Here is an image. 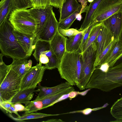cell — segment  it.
<instances>
[{
    "label": "cell",
    "mask_w": 122,
    "mask_h": 122,
    "mask_svg": "<svg viewBox=\"0 0 122 122\" xmlns=\"http://www.w3.org/2000/svg\"><path fill=\"white\" fill-rule=\"evenodd\" d=\"M122 86V63L109 67L105 72L96 67L86 89L109 92Z\"/></svg>",
    "instance_id": "obj_1"
},
{
    "label": "cell",
    "mask_w": 122,
    "mask_h": 122,
    "mask_svg": "<svg viewBox=\"0 0 122 122\" xmlns=\"http://www.w3.org/2000/svg\"><path fill=\"white\" fill-rule=\"evenodd\" d=\"M14 28L8 19L0 25V49L4 55L13 59H27L29 56L14 34Z\"/></svg>",
    "instance_id": "obj_2"
},
{
    "label": "cell",
    "mask_w": 122,
    "mask_h": 122,
    "mask_svg": "<svg viewBox=\"0 0 122 122\" xmlns=\"http://www.w3.org/2000/svg\"><path fill=\"white\" fill-rule=\"evenodd\" d=\"M82 63V53L66 52L57 68L61 78L71 86H76Z\"/></svg>",
    "instance_id": "obj_3"
},
{
    "label": "cell",
    "mask_w": 122,
    "mask_h": 122,
    "mask_svg": "<svg viewBox=\"0 0 122 122\" xmlns=\"http://www.w3.org/2000/svg\"><path fill=\"white\" fill-rule=\"evenodd\" d=\"M8 20L14 29L18 32L28 35L35 34L37 23L29 9H18L14 8Z\"/></svg>",
    "instance_id": "obj_4"
},
{
    "label": "cell",
    "mask_w": 122,
    "mask_h": 122,
    "mask_svg": "<svg viewBox=\"0 0 122 122\" xmlns=\"http://www.w3.org/2000/svg\"><path fill=\"white\" fill-rule=\"evenodd\" d=\"M97 48L92 43L82 53V63L76 86L80 90L86 89V85L96 68Z\"/></svg>",
    "instance_id": "obj_5"
},
{
    "label": "cell",
    "mask_w": 122,
    "mask_h": 122,
    "mask_svg": "<svg viewBox=\"0 0 122 122\" xmlns=\"http://www.w3.org/2000/svg\"><path fill=\"white\" fill-rule=\"evenodd\" d=\"M22 79L11 68L0 84V102L10 101L20 91Z\"/></svg>",
    "instance_id": "obj_6"
},
{
    "label": "cell",
    "mask_w": 122,
    "mask_h": 122,
    "mask_svg": "<svg viewBox=\"0 0 122 122\" xmlns=\"http://www.w3.org/2000/svg\"><path fill=\"white\" fill-rule=\"evenodd\" d=\"M122 11V0H102L92 16V23H100Z\"/></svg>",
    "instance_id": "obj_7"
},
{
    "label": "cell",
    "mask_w": 122,
    "mask_h": 122,
    "mask_svg": "<svg viewBox=\"0 0 122 122\" xmlns=\"http://www.w3.org/2000/svg\"><path fill=\"white\" fill-rule=\"evenodd\" d=\"M39 62L35 66L31 67L22 77L20 90L30 88H36L37 84L42 80L45 71V66Z\"/></svg>",
    "instance_id": "obj_8"
},
{
    "label": "cell",
    "mask_w": 122,
    "mask_h": 122,
    "mask_svg": "<svg viewBox=\"0 0 122 122\" xmlns=\"http://www.w3.org/2000/svg\"><path fill=\"white\" fill-rule=\"evenodd\" d=\"M58 23L59 22L57 20L53 11L37 36L38 40L50 42L58 30Z\"/></svg>",
    "instance_id": "obj_9"
},
{
    "label": "cell",
    "mask_w": 122,
    "mask_h": 122,
    "mask_svg": "<svg viewBox=\"0 0 122 122\" xmlns=\"http://www.w3.org/2000/svg\"><path fill=\"white\" fill-rule=\"evenodd\" d=\"M115 39L109 27L104 24L98 36L94 42L97 48L96 59Z\"/></svg>",
    "instance_id": "obj_10"
},
{
    "label": "cell",
    "mask_w": 122,
    "mask_h": 122,
    "mask_svg": "<svg viewBox=\"0 0 122 122\" xmlns=\"http://www.w3.org/2000/svg\"><path fill=\"white\" fill-rule=\"evenodd\" d=\"M67 38L61 34L58 30L50 42L51 49L57 58L59 65L66 52V42Z\"/></svg>",
    "instance_id": "obj_11"
},
{
    "label": "cell",
    "mask_w": 122,
    "mask_h": 122,
    "mask_svg": "<svg viewBox=\"0 0 122 122\" xmlns=\"http://www.w3.org/2000/svg\"><path fill=\"white\" fill-rule=\"evenodd\" d=\"M14 34L18 42L29 57L32 54L38 40L36 34L28 35L22 34L14 29Z\"/></svg>",
    "instance_id": "obj_12"
},
{
    "label": "cell",
    "mask_w": 122,
    "mask_h": 122,
    "mask_svg": "<svg viewBox=\"0 0 122 122\" xmlns=\"http://www.w3.org/2000/svg\"><path fill=\"white\" fill-rule=\"evenodd\" d=\"M52 7V6L49 5L45 8H36L32 7L29 9L31 15L37 23L35 33L36 36L47 19L53 11Z\"/></svg>",
    "instance_id": "obj_13"
},
{
    "label": "cell",
    "mask_w": 122,
    "mask_h": 122,
    "mask_svg": "<svg viewBox=\"0 0 122 122\" xmlns=\"http://www.w3.org/2000/svg\"><path fill=\"white\" fill-rule=\"evenodd\" d=\"M103 22L110 28L114 38L118 39L122 30V11L112 15Z\"/></svg>",
    "instance_id": "obj_14"
},
{
    "label": "cell",
    "mask_w": 122,
    "mask_h": 122,
    "mask_svg": "<svg viewBox=\"0 0 122 122\" xmlns=\"http://www.w3.org/2000/svg\"><path fill=\"white\" fill-rule=\"evenodd\" d=\"M71 86L67 81L51 87L39 86L37 89L39 90V93L34 100L38 101L46 97L61 92Z\"/></svg>",
    "instance_id": "obj_15"
},
{
    "label": "cell",
    "mask_w": 122,
    "mask_h": 122,
    "mask_svg": "<svg viewBox=\"0 0 122 122\" xmlns=\"http://www.w3.org/2000/svg\"><path fill=\"white\" fill-rule=\"evenodd\" d=\"M82 7L76 0H66L61 9L58 10L60 13L59 21L68 17Z\"/></svg>",
    "instance_id": "obj_16"
},
{
    "label": "cell",
    "mask_w": 122,
    "mask_h": 122,
    "mask_svg": "<svg viewBox=\"0 0 122 122\" xmlns=\"http://www.w3.org/2000/svg\"><path fill=\"white\" fill-rule=\"evenodd\" d=\"M32 62L27 59H13L11 64V69L22 78L31 67Z\"/></svg>",
    "instance_id": "obj_17"
},
{
    "label": "cell",
    "mask_w": 122,
    "mask_h": 122,
    "mask_svg": "<svg viewBox=\"0 0 122 122\" xmlns=\"http://www.w3.org/2000/svg\"><path fill=\"white\" fill-rule=\"evenodd\" d=\"M33 56L37 61H39L40 54H45L49 59L54 54L52 50L50 42L38 40L36 42Z\"/></svg>",
    "instance_id": "obj_18"
},
{
    "label": "cell",
    "mask_w": 122,
    "mask_h": 122,
    "mask_svg": "<svg viewBox=\"0 0 122 122\" xmlns=\"http://www.w3.org/2000/svg\"><path fill=\"white\" fill-rule=\"evenodd\" d=\"M36 88H30L20 91L10 101L12 104H25L33 98L35 92H38Z\"/></svg>",
    "instance_id": "obj_19"
},
{
    "label": "cell",
    "mask_w": 122,
    "mask_h": 122,
    "mask_svg": "<svg viewBox=\"0 0 122 122\" xmlns=\"http://www.w3.org/2000/svg\"><path fill=\"white\" fill-rule=\"evenodd\" d=\"M87 29L83 31L80 32L76 35L67 38L66 42V52H78Z\"/></svg>",
    "instance_id": "obj_20"
},
{
    "label": "cell",
    "mask_w": 122,
    "mask_h": 122,
    "mask_svg": "<svg viewBox=\"0 0 122 122\" xmlns=\"http://www.w3.org/2000/svg\"><path fill=\"white\" fill-rule=\"evenodd\" d=\"M75 91L73 86L56 93L44 97L38 101H40L43 106V109L53 105L59 99L64 95L67 94Z\"/></svg>",
    "instance_id": "obj_21"
},
{
    "label": "cell",
    "mask_w": 122,
    "mask_h": 122,
    "mask_svg": "<svg viewBox=\"0 0 122 122\" xmlns=\"http://www.w3.org/2000/svg\"><path fill=\"white\" fill-rule=\"evenodd\" d=\"M102 0H93L88 6L84 20L80 28L78 30L81 32L87 28L92 23V16Z\"/></svg>",
    "instance_id": "obj_22"
},
{
    "label": "cell",
    "mask_w": 122,
    "mask_h": 122,
    "mask_svg": "<svg viewBox=\"0 0 122 122\" xmlns=\"http://www.w3.org/2000/svg\"><path fill=\"white\" fill-rule=\"evenodd\" d=\"M14 8L13 0H1L0 2V25L8 19Z\"/></svg>",
    "instance_id": "obj_23"
},
{
    "label": "cell",
    "mask_w": 122,
    "mask_h": 122,
    "mask_svg": "<svg viewBox=\"0 0 122 122\" xmlns=\"http://www.w3.org/2000/svg\"><path fill=\"white\" fill-rule=\"evenodd\" d=\"M122 56V43L118 38L112 53L104 63H107L109 67L113 66Z\"/></svg>",
    "instance_id": "obj_24"
},
{
    "label": "cell",
    "mask_w": 122,
    "mask_h": 122,
    "mask_svg": "<svg viewBox=\"0 0 122 122\" xmlns=\"http://www.w3.org/2000/svg\"><path fill=\"white\" fill-rule=\"evenodd\" d=\"M118 38L115 39L97 58L95 65L96 67L105 63L112 53Z\"/></svg>",
    "instance_id": "obj_25"
},
{
    "label": "cell",
    "mask_w": 122,
    "mask_h": 122,
    "mask_svg": "<svg viewBox=\"0 0 122 122\" xmlns=\"http://www.w3.org/2000/svg\"><path fill=\"white\" fill-rule=\"evenodd\" d=\"M110 113L116 120L111 122H122V97L117 99L112 105L110 108Z\"/></svg>",
    "instance_id": "obj_26"
},
{
    "label": "cell",
    "mask_w": 122,
    "mask_h": 122,
    "mask_svg": "<svg viewBox=\"0 0 122 122\" xmlns=\"http://www.w3.org/2000/svg\"><path fill=\"white\" fill-rule=\"evenodd\" d=\"M9 116L12 119L18 122H22L26 120L38 119L51 116L56 115L57 114H45L40 112H32L26 114H24L21 116H18L15 118L9 113Z\"/></svg>",
    "instance_id": "obj_27"
},
{
    "label": "cell",
    "mask_w": 122,
    "mask_h": 122,
    "mask_svg": "<svg viewBox=\"0 0 122 122\" xmlns=\"http://www.w3.org/2000/svg\"><path fill=\"white\" fill-rule=\"evenodd\" d=\"M103 24L102 21L95 24L93 26L90 32L87 42L83 50L82 53L92 43L94 42L98 36Z\"/></svg>",
    "instance_id": "obj_28"
},
{
    "label": "cell",
    "mask_w": 122,
    "mask_h": 122,
    "mask_svg": "<svg viewBox=\"0 0 122 122\" xmlns=\"http://www.w3.org/2000/svg\"><path fill=\"white\" fill-rule=\"evenodd\" d=\"M82 7L79 8L71 15L59 21L58 27L64 29H69L76 19L77 16L81 10Z\"/></svg>",
    "instance_id": "obj_29"
},
{
    "label": "cell",
    "mask_w": 122,
    "mask_h": 122,
    "mask_svg": "<svg viewBox=\"0 0 122 122\" xmlns=\"http://www.w3.org/2000/svg\"><path fill=\"white\" fill-rule=\"evenodd\" d=\"M25 107L28 110L25 112L24 114H26L43 109V106L41 102L40 101H29L25 104Z\"/></svg>",
    "instance_id": "obj_30"
},
{
    "label": "cell",
    "mask_w": 122,
    "mask_h": 122,
    "mask_svg": "<svg viewBox=\"0 0 122 122\" xmlns=\"http://www.w3.org/2000/svg\"><path fill=\"white\" fill-rule=\"evenodd\" d=\"M4 55L1 53L0 54V84L2 82L11 68V65H7L3 60Z\"/></svg>",
    "instance_id": "obj_31"
},
{
    "label": "cell",
    "mask_w": 122,
    "mask_h": 122,
    "mask_svg": "<svg viewBox=\"0 0 122 122\" xmlns=\"http://www.w3.org/2000/svg\"><path fill=\"white\" fill-rule=\"evenodd\" d=\"M15 8L18 9L32 7L30 0H13Z\"/></svg>",
    "instance_id": "obj_32"
},
{
    "label": "cell",
    "mask_w": 122,
    "mask_h": 122,
    "mask_svg": "<svg viewBox=\"0 0 122 122\" xmlns=\"http://www.w3.org/2000/svg\"><path fill=\"white\" fill-rule=\"evenodd\" d=\"M32 7L45 8L50 5V0H30Z\"/></svg>",
    "instance_id": "obj_33"
},
{
    "label": "cell",
    "mask_w": 122,
    "mask_h": 122,
    "mask_svg": "<svg viewBox=\"0 0 122 122\" xmlns=\"http://www.w3.org/2000/svg\"><path fill=\"white\" fill-rule=\"evenodd\" d=\"M96 24L93 23L91 24L87 29L83 36L80 49L78 52L82 53L83 50L85 46L88 39L89 36L93 26Z\"/></svg>",
    "instance_id": "obj_34"
},
{
    "label": "cell",
    "mask_w": 122,
    "mask_h": 122,
    "mask_svg": "<svg viewBox=\"0 0 122 122\" xmlns=\"http://www.w3.org/2000/svg\"><path fill=\"white\" fill-rule=\"evenodd\" d=\"M58 30L59 33L65 37L67 36L69 38L80 32L78 30L74 28L64 29L58 27Z\"/></svg>",
    "instance_id": "obj_35"
},
{
    "label": "cell",
    "mask_w": 122,
    "mask_h": 122,
    "mask_svg": "<svg viewBox=\"0 0 122 122\" xmlns=\"http://www.w3.org/2000/svg\"><path fill=\"white\" fill-rule=\"evenodd\" d=\"M65 0H50V5L57 8H59V10L61 8Z\"/></svg>",
    "instance_id": "obj_36"
},
{
    "label": "cell",
    "mask_w": 122,
    "mask_h": 122,
    "mask_svg": "<svg viewBox=\"0 0 122 122\" xmlns=\"http://www.w3.org/2000/svg\"><path fill=\"white\" fill-rule=\"evenodd\" d=\"M49 61L48 57L45 54L43 53L40 54L39 62L45 65L49 62Z\"/></svg>",
    "instance_id": "obj_37"
},
{
    "label": "cell",
    "mask_w": 122,
    "mask_h": 122,
    "mask_svg": "<svg viewBox=\"0 0 122 122\" xmlns=\"http://www.w3.org/2000/svg\"><path fill=\"white\" fill-rule=\"evenodd\" d=\"M12 105L18 112L24 111L25 112L28 110L25 106L20 104V103L12 104Z\"/></svg>",
    "instance_id": "obj_38"
},
{
    "label": "cell",
    "mask_w": 122,
    "mask_h": 122,
    "mask_svg": "<svg viewBox=\"0 0 122 122\" xmlns=\"http://www.w3.org/2000/svg\"><path fill=\"white\" fill-rule=\"evenodd\" d=\"M119 39L122 43V30L119 37ZM122 63V56L116 62L114 65Z\"/></svg>",
    "instance_id": "obj_39"
},
{
    "label": "cell",
    "mask_w": 122,
    "mask_h": 122,
    "mask_svg": "<svg viewBox=\"0 0 122 122\" xmlns=\"http://www.w3.org/2000/svg\"><path fill=\"white\" fill-rule=\"evenodd\" d=\"M42 122H63L62 120L60 119H52L47 120L46 121H43Z\"/></svg>",
    "instance_id": "obj_40"
},
{
    "label": "cell",
    "mask_w": 122,
    "mask_h": 122,
    "mask_svg": "<svg viewBox=\"0 0 122 122\" xmlns=\"http://www.w3.org/2000/svg\"><path fill=\"white\" fill-rule=\"evenodd\" d=\"M93 0H88V1L89 2H91Z\"/></svg>",
    "instance_id": "obj_41"
}]
</instances>
